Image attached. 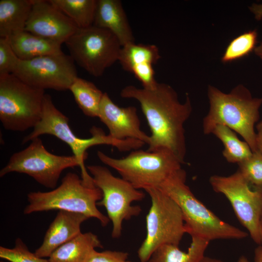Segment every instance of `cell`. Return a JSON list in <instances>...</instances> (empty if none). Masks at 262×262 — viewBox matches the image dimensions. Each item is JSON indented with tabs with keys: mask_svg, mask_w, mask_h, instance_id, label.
<instances>
[{
	"mask_svg": "<svg viewBox=\"0 0 262 262\" xmlns=\"http://www.w3.org/2000/svg\"><path fill=\"white\" fill-rule=\"evenodd\" d=\"M238 170L252 186L262 188V154L253 152L247 160L239 163Z\"/></svg>",
	"mask_w": 262,
	"mask_h": 262,
	"instance_id": "cell-27",
	"label": "cell"
},
{
	"mask_svg": "<svg viewBox=\"0 0 262 262\" xmlns=\"http://www.w3.org/2000/svg\"><path fill=\"white\" fill-rule=\"evenodd\" d=\"M258 33L256 30L249 31L232 40L221 58L224 63L242 58L254 51L256 47Z\"/></svg>",
	"mask_w": 262,
	"mask_h": 262,
	"instance_id": "cell-26",
	"label": "cell"
},
{
	"mask_svg": "<svg viewBox=\"0 0 262 262\" xmlns=\"http://www.w3.org/2000/svg\"><path fill=\"white\" fill-rule=\"evenodd\" d=\"M209 110L203 120V131L212 134L217 125L226 126L240 134L253 152L257 151L254 127L260 117L262 98H254L249 90L240 84L229 93L209 85Z\"/></svg>",
	"mask_w": 262,
	"mask_h": 262,
	"instance_id": "cell-2",
	"label": "cell"
},
{
	"mask_svg": "<svg viewBox=\"0 0 262 262\" xmlns=\"http://www.w3.org/2000/svg\"><path fill=\"white\" fill-rule=\"evenodd\" d=\"M186 173L178 170L158 188L172 198L182 212L186 233L209 240L242 239L248 235L220 219L195 196L186 184Z\"/></svg>",
	"mask_w": 262,
	"mask_h": 262,
	"instance_id": "cell-3",
	"label": "cell"
},
{
	"mask_svg": "<svg viewBox=\"0 0 262 262\" xmlns=\"http://www.w3.org/2000/svg\"><path fill=\"white\" fill-rule=\"evenodd\" d=\"M79 166L78 159L73 155L53 154L46 149L42 140L37 137L26 148L11 156L7 164L0 170V177L11 172L23 173L43 186L54 189L63 170Z\"/></svg>",
	"mask_w": 262,
	"mask_h": 262,
	"instance_id": "cell-11",
	"label": "cell"
},
{
	"mask_svg": "<svg viewBox=\"0 0 262 262\" xmlns=\"http://www.w3.org/2000/svg\"><path fill=\"white\" fill-rule=\"evenodd\" d=\"M261 230H262V214L261 218Z\"/></svg>",
	"mask_w": 262,
	"mask_h": 262,
	"instance_id": "cell-37",
	"label": "cell"
},
{
	"mask_svg": "<svg viewBox=\"0 0 262 262\" xmlns=\"http://www.w3.org/2000/svg\"><path fill=\"white\" fill-rule=\"evenodd\" d=\"M74 61L64 53L19 60L12 74L32 86L65 91L78 77Z\"/></svg>",
	"mask_w": 262,
	"mask_h": 262,
	"instance_id": "cell-13",
	"label": "cell"
},
{
	"mask_svg": "<svg viewBox=\"0 0 262 262\" xmlns=\"http://www.w3.org/2000/svg\"><path fill=\"white\" fill-rule=\"evenodd\" d=\"M8 38L14 52L21 60H29L41 56L63 53L61 43L25 30Z\"/></svg>",
	"mask_w": 262,
	"mask_h": 262,
	"instance_id": "cell-18",
	"label": "cell"
},
{
	"mask_svg": "<svg viewBox=\"0 0 262 262\" xmlns=\"http://www.w3.org/2000/svg\"><path fill=\"white\" fill-rule=\"evenodd\" d=\"M69 119L60 111L53 103L51 96L46 94L44 98L41 118L33 131L23 140L25 144L43 134L53 135L70 147L73 155L78 159L81 170L82 178L87 182H93L87 172L84 161L87 157L86 150L98 145H109L115 147L120 151L135 149L137 147L136 140L132 139L119 140L106 135L100 128L93 127L90 130L92 137L83 139L77 137L71 130Z\"/></svg>",
	"mask_w": 262,
	"mask_h": 262,
	"instance_id": "cell-5",
	"label": "cell"
},
{
	"mask_svg": "<svg viewBox=\"0 0 262 262\" xmlns=\"http://www.w3.org/2000/svg\"><path fill=\"white\" fill-rule=\"evenodd\" d=\"M248 8L256 20L262 19V4L253 3L248 7Z\"/></svg>",
	"mask_w": 262,
	"mask_h": 262,
	"instance_id": "cell-32",
	"label": "cell"
},
{
	"mask_svg": "<svg viewBox=\"0 0 262 262\" xmlns=\"http://www.w3.org/2000/svg\"><path fill=\"white\" fill-rule=\"evenodd\" d=\"M254 262H262V245L258 246L254 250Z\"/></svg>",
	"mask_w": 262,
	"mask_h": 262,
	"instance_id": "cell-33",
	"label": "cell"
},
{
	"mask_svg": "<svg viewBox=\"0 0 262 262\" xmlns=\"http://www.w3.org/2000/svg\"><path fill=\"white\" fill-rule=\"evenodd\" d=\"M254 52L262 61V42H261L259 45L256 46L254 50Z\"/></svg>",
	"mask_w": 262,
	"mask_h": 262,
	"instance_id": "cell-34",
	"label": "cell"
},
{
	"mask_svg": "<svg viewBox=\"0 0 262 262\" xmlns=\"http://www.w3.org/2000/svg\"><path fill=\"white\" fill-rule=\"evenodd\" d=\"M256 143L257 150L262 154V120L256 125Z\"/></svg>",
	"mask_w": 262,
	"mask_h": 262,
	"instance_id": "cell-31",
	"label": "cell"
},
{
	"mask_svg": "<svg viewBox=\"0 0 262 262\" xmlns=\"http://www.w3.org/2000/svg\"><path fill=\"white\" fill-rule=\"evenodd\" d=\"M238 262H250L247 258L244 255L241 256L238 260Z\"/></svg>",
	"mask_w": 262,
	"mask_h": 262,
	"instance_id": "cell-36",
	"label": "cell"
},
{
	"mask_svg": "<svg viewBox=\"0 0 262 262\" xmlns=\"http://www.w3.org/2000/svg\"><path fill=\"white\" fill-rule=\"evenodd\" d=\"M88 219L81 213L60 210L34 253L41 258H49L59 246L81 233V225Z\"/></svg>",
	"mask_w": 262,
	"mask_h": 262,
	"instance_id": "cell-16",
	"label": "cell"
},
{
	"mask_svg": "<svg viewBox=\"0 0 262 262\" xmlns=\"http://www.w3.org/2000/svg\"><path fill=\"white\" fill-rule=\"evenodd\" d=\"M114 139L123 140L132 139L148 144L150 137L140 128V121L134 106L120 107L104 93L99 109L98 116Z\"/></svg>",
	"mask_w": 262,
	"mask_h": 262,
	"instance_id": "cell-15",
	"label": "cell"
},
{
	"mask_svg": "<svg viewBox=\"0 0 262 262\" xmlns=\"http://www.w3.org/2000/svg\"><path fill=\"white\" fill-rule=\"evenodd\" d=\"M145 191L150 197L151 205L146 216V236L137 252L141 262H147L154 251L163 245L179 246L186 233L177 203L158 188Z\"/></svg>",
	"mask_w": 262,
	"mask_h": 262,
	"instance_id": "cell-8",
	"label": "cell"
},
{
	"mask_svg": "<svg viewBox=\"0 0 262 262\" xmlns=\"http://www.w3.org/2000/svg\"><path fill=\"white\" fill-rule=\"evenodd\" d=\"M87 168L95 185L102 193V198L97 205L106 209L113 224L112 237L118 238L121 235L123 221L137 216L142 211L140 206H132V203L142 200L145 194L123 178L114 176L105 166L90 165Z\"/></svg>",
	"mask_w": 262,
	"mask_h": 262,
	"instance_id": "cell-10",
	"label": "cell"
},
{
	"mask_svg": "<svg viewBox=\"0 0 262 262\" xmlns=\"http://www.w3.org/2000/svg\"><path fill=\"white\" fill-rule=\"evenodd\" d=\"M65 43L74 62L96 77L118 60L122 48L111 32L94 25L78 28Z\"/></svg>",
	"mask_w": 262,
	"mask_h": 262,
	"instance_id": "cell-9",
	"label": "cell"
},
{
	"mask_svg": "<svg viewBox=\"0 0 262 262\" xmlns=\"http://www.w3.org/2000/svg\"><path fill=\"white\" fill-rule=\"evenodd\" d=\"M93 25L111 32L122 47L135 42L131 28L119 0H97Z\"/></svg>",
	"mask_w": 262,
	"mask_h": 262,
	"instance_id": "cell-17",
	"label": "cell"
},
{
	"mask_svg": "<svg viewBox=\"0 0 262 262\" xmlns=\"http://www.w3.org/2000/svg\"><path fill=\"white\" fill-rule=\"evenodd\" d=\"M69 90L84 115L98 117L103 93L93 83L77 77L71 85Z\"/></svg>",
	"mask_w": 262,
	"mask_h": 262,
	"instance_id": "cell-23",
	"label": "cell"
},
{
	"mask_svg": "<svg viewBox=\"0 0 262 262\" xmlns=\"http://www.w3.org/2000/svg\"><path fill=\"white\" fill-rule=\"evenodd\" d=\"M125 262H131V261H126Z\"/></svg>",
	"mask_w": 262,
	"mask_h": 262,
	"instance_id": "cell-38",
	"label": "cell"
},
{
	"mask_svg": "<svg viewBox=\"0 0 262 262\" xmlns=\"http://www.w3.org/2000/svg\"><path fill=\"white\" fill-rule=\"evenodd\" d=\"M0 258L10 262H49V260L39 257L30 251L20 238L16 240L13 248L0 246Z\"/></svg>",
	"mask_w": 262,
	"mask_h": 262,
	"instance_id": "cell-28",
	"label": "cell"
},
{
	"mask_svg": "<svg viewBox=\"0 0 262 262\" xmlns=\"http://www.w3.org/2000/svg\"><path fill=\"white\" fill-rule=\"evenodd\" d=\"M19 60L8 38L0 37V77L12 74Z\"/></svg>",
	"mask_w": 262,
	"mask_h": 262,
	"instance_id": "cell-29",
	"label": "cell"
},
{
	"mask_svg": "<svg viewBox=\"0 0 262 262\" xmlns=\"http://www.w3.org/2000/svg\"><path fill=\"white\" fill-rule=\"evenodd\" d=\"M212 134L223 144L222 154L228 162L239 164L252 155L253 151L249 145L239 139L235 132L229 127L222 125H217Z\"/></svg>",
	"mask_w": 262,
	"mask_h": 262,
	"instance_id": "cell-24",
	"label": "cell"
},
{
	"mask_svg": "<svg viewBox=\"0 0 262 262\" xmlns=\"http://www.w3.org/2000/svg\"><path fill=\"white\" fill-rule=\"evenodd\" d=\"M32 4V0H0V37L25 30Z\"/></svg>",
	"mask_w": 262,
	"mask_h": 262,
	"instance_id": "cell-20",
	"label": "cell"
},
{
	"mask_svg": "<svg viewBox=\"0 0 262 262\" xmlns=\"http://www.w3.org/2000/svg\"><path fill=\"white\" fill-rule=\"evenodd\" d=\"M191 238L187 251L181 250L179 246L164 245L154 251L147 262H198L205 256L210 241L196 236Z\"/></svg>",
	"mask_w": 262,
	"mask_h": 262,
	"instance_id": "cell-22",
	"label": "cell"
},
{
	"mask_svg": "<svg viewBox=\"0 0 262 262\" xmlns=\"http://www.w3.org/2000/svg\"><path fill=\"white\" fill-rule=\"evenodd\" d=\"M198 262H224L223 261L204 256Z\"/></svg>",
	"mask_w": 262,
	"mask_h": 262,
	"instance_id": "cell-35",
	"label": "cell"
},
{
	"mask_svg": "<svg viewBox=\"0 0 262 262\" xmlns=\"http://www.w3.org/2000/svg\"><path fill=\"white\" fill-rule=\"evenodd\" d=\"M45 94L13 74L0 77V120L4 128L14 131L34 128L41 118Z\"/></svg>",
	"mask_w": 262,
	"mask_h": 262,
	"instance_id": "cell-7",
	"label": "cell"
},
{
	"mask_svg": "<svg viewBox=\"0 0 262 262\" xmlns=\"http://www.w3.org/2000/svg\"><path fill=\"white\" fill-rule=\"evenodd\" d=\"M78 28L93 25L97 0H49Z\"/></svg>",
	"mask_w": 262,
	"mask_h": 262,
	"instance_id": "cell-25",
	"label": "cell"
},
{
	"mask_svg": "<svg viewBox=\"0 0 262 262\" xmlns=\"http://www.w3.org/2000/svg\"><path fill=\"white\" fill-rule=\"evenodd\" d=\"M102 247L96 234L81 233L57 248L48 260L49 262H87L96 248Z\"/></svg>",
	"mask_w": 262,
	"mask_h": 262,
	"instance_id": "cell-19",
	"label": "cell"
},
{
	"mask_svg": "<svg viewBox=\"0 0 262 262\" xmlns=\"http://www.w3.org/2000/svg\"><path fill=\"white\" fill-rule=\"evenodd\" d=\"M161 57L156 45L134 42L122 47L118 61L125 70L134 75L142 69L152 67Z\"/></svg>",
	"mask_w": 262,
	"mask_h": 262,
	"instance_id": "cell-21",
	"label": "cell"
},
{
	"mask_svg": "<svg viewBox=\"0 0 262 262\" xmlns=\"http://www.w3.org/2000/svg\"><path fill=\"white\" fill-rule=\"evenodd\" d=\"M209 182L215 192L223 194L229 200L238 219L252 240L259 246L262 245V188H252L238 170L229 176L213 175Z\"/></svg>",
	"mask_w": 262,
	"mask_h": 262,
	"instance_id": "cell-12",
	"label": "cell"
},
{
	"mask_svg": "<svg viewBox=\"0 0 262 262\" xmlns=\"http://www.w3.org/2000/svg\"><path fill=\"white\" fill-rule=\"evenodd\" d=\"M120 96L135 99L140 104L151 132L147 150H168L184 164L186 153L184 124L192 111L188 95L181 103L173 88L158 82L150 89L128 85L122 89Z\"/></svg>",
	"mask_w": 262,
	"mask_h": 262,
	"instance_id": "cell-1",
	"label": "cell"
},
{
	"mask_svg": "<svg viewBox=\"0 0 262 262\" xmlns=\"http://www.w3.org/2000/svg\"><path fill=\"white\" fill-rule=\"evenodd\" d=\"M0 262H3V261H1Z\"/></svg>",
	"mask_w": 262,
	"mask_h": 262,
	"instance_id": "cell-39",
	"label": "cell"
},
{
	"mask_svg": "<svg viewBox=\"0 0 262 262\" xmlns=\"http://www.w3.org/2000/svg\"><path fill=\"white\" fill-rule=\"evenodd\" d=\"M32 1L25 31L62 44L78 28L49 0H32Z\"/></svg>",
	"mask_w": 262,
	"mask_h": 262,
	"instance_id": "cell-14",
	"label": "cell"
},
{
	"mask_svg": "<svg viewBox=\"0 0 262 262\" xmlns=\"http://www.w3.org/2000/svg\"><path fill=\"white\" fill-rule=\"evenodd\" d=\"M102 198L101 191L94 182L85 181L75 173H67L61 184L49 192H33L27 195L29 204L24 213L50 210H63L78 213L87 217L95 218L103 227L110 221L97 208V203Z\"/></svg>",
	"mask_w": 262,
	"mask_h": 262,
	"instance_id": "cell-4",
	"label": "cell"
},
{
	"mask_svg": "<svg viewBox=\"0 0 262 262\" xmlns=\"http://www.w3.org/2000/svg\"><path fill=\"white\" fill-rule=\"evenodd\" d=\"M127 252L105 250L98 252L95 250L87 262H125L128 258Z\"/></svg>",
	"mask_w": 262,
	"mask_h": 262,
	"instance_id": "cell-30",
	"label": "cell"
},
{
	"mask_svg": "<svg viewBox=\"0 0 262 262\" xmlns=\"http://www.w3.org/2000/svg\"><path fill=\"white\" fill-rule=\"evenodd\" d=\"M98 159L115 170L122 178L135 188H158L170 176L181 168L182 163L171 151L136 149L121 159L111 157L101 151Z\"/></svg>",
	"mask_w": 262,
	"mask_h": 262,
	"instance_id": "cell-6",
	"label": "cell"
}]
</instances>
